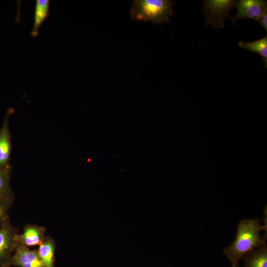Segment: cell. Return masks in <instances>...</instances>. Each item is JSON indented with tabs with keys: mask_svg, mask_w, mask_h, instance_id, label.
Listing matches in <instances>:
<instances>
[{
	"mask_svg": "<svg viewBox=\"0 0 267 267\" xmlns=\"http://www.w3.org/2000/svg\"><path fill=\"white\" fill-rule=\"evenodd\" d=\"M266 227L257 219L242 220L238 223L234 240L223 250L232 267H238L240 260L250 252L267 246L261 236V231Z\"/></svg>",
	"mask_w": 267,
	"mask_h": 267,
	"instance_id": "1",
	"label": "cell"
},
{
	"mask_svg": "<svg viewBox=\"0 0 267 267\" xmlns=\"http://www.w3.org/2000/svg\"><path fill=\"white\" fill-rule=\"evenodd\" d=\"M174 4L170 0H134L130 13L134 20L163 24L170 22Z\"/></svg>",
	"mask_w": 267,
	"mask_h": 267,
	"instance_id": "2",
	"label": "cell"
},
{
	"mask_svg": "<svg viewBox=\"0 0 267 267\" xmlns=\"http://www.w3.org/2000/svg\"><path fill=\"white\" fill-rule=\"evenodd\" d=\"M237 1L233 0H206L203 5L206 16L205 25H210L214 29L225 26V20L230 17V10L236 7Z\"/></svg>",
	"mask_w": 267,
	"mask_h": 267,
	"instance_id": "3",
	"label": "cell"
},
{
	"mask_svg": "<svg viewBox=\"0 0 267 267\" xmlns=\"http://www.w3.org/2000/svg\"><path fill=\"white\" fill-rule=\"evenodd\" d=\"M16 229L8 222L0 228V267H9L16 242Z\"/></svg>",
	"mask_w": 267,
	"mask_h": 267,
	"instance_id": "4",
	"label": "cell"
},
{
	"mask_svg": "<svg viewBox=\"0 0 267 267\" xmlns=\"http://www.w3.org/2000/svg\"><path fill=\"white\" fill-rule=\"evenodd\" d=\"M237 12L230 18L235 24L238 19H249L257 20L266 11L267 2L264 0H240L237 1Z\"/></svg>",
	"mask_w": 267,
	"mask_h": 267,
	"instance_id": "5",
	"label": "cell"
},
{
	"mask_svg": "<svg viewBox=\"0 0 267 267\" xmlns=\"http://www.w3.org/2000/svg\"><path fill=\"white\" fill-rule=\"evenodd\" d=\"M18 267H44L38 251L17 243L11 260V266Z\"/></svg>",
	"mask_w": 267,
	"mask_h": 267,
	"instance_id": "6",
	"label": "cell"
},
{
	"mask_svg": "<svg viewBox=\"0 0 267 267\" xmlns=\"http://www.w3.org/2000/svg\"><path fill=\"white\" fill-rule=\"evenodd\" d=\"M8 110L0 130V169L9 168V161L11 151L10 134L8 127V118L11 113Z\"/></svg>",
	"mask_w": 267,
	"mask_h": 267,
	"instance_id": "7",
	"label": "cell"
},
{
	"mask_svg": "<svg viewBox=\"0 0 267 267\" xmlns=\"http://www.w3.org/2000/svg\"><path fill=\"white\" fill-rule=\"evenodd\" d=\"M44 232L42 227L29 225L25 227L23 233L15 235V240L27 247L40 245L45 239Z\"/></svg>",
	"mask_w": 267,
	"mask_h": 267,
	"instance_id": "8",
	"label": "cell"
},
{
	"mask_svg": "<svg viewBox=\"0 0 267 267\" xmlns=\"http://www.w3.org/2000/svg\"><path fill=\"white\" fill-rule=\"evenodd\" d=\"M49 8L50 0H36L34 23L31 31V35L32 37L36 38L38 36L40 28L49 16Z\"/></svg>",
	"mask_w": 267,
	"mask_h": 267,
	"instance_id": "9",
	"label": "cell"
},
{
	"mask_svg": "<svg viewBox=\"0 0 267 267\" xmlns=\"http://www.w3.org/2000/svg\"><path fill=\"white\" fill-rule=\"evenodd\" d=\"M243 258V267H267V246L254 250Z\"/></svg>",
	"mask_w": 267,
	"mask_h": 267,
	"instance_id": "10",
	"label": "cell"
},
{
	"mask_svg": "<svg viewBox=\"0 0 267 267\" xmlns=\"http://www.w3.org/2000/svg\"><path fill=\"white\" fill-rule=\"evenodd\" d=\"M238 44L241 48L259 54L262 57L265 67L267 66V36L252 42L239 41Z\"/></svg>",
	"mask_w": 267,
	"mask_h": 267,
	"instance_id": "11",
	"label": "cell"
},
{
	"mask_svg": "<svg viewBox=\"0 0 267 267\" xmlns=\"http://www.w3.org/2000/svg\"><path fill=\"white\" fill-rule=\"evenodd\" d=\"M55 245L53 240L45 239L39 245L38 253L44 267H54Z\"/></svg>",
	"mask_w": 267,
	"mask_h": 267,
	"instance_id": "12",
	"label": "cell"
},
{
	"mask_svg": "<svg viewBox=\"0 0 267 267\" xmlns=\"http://www.w3.org/2000/svg\"><path fill=\"white\" fill-rule=\"evenodd\" d=\"M9 168L0 169V197L12 201Z\"/></svg>",
	"mask_w": 267,
	"mask_h": 267,
	"instance_id": "13",
	"label": "cell"
},
{
	"mask_svg": "<svg viewBox=\"0 0 267 267\" xmlns=\"http://www.w3.org/2000/svg\"><path fill=\"white\" fill-rule=\"evenodd\" d=\"M11 201L0 197V228L8 222V209Z\"/></svg>",
	"mask_w": 267,
	"mask_h": 267,
	"instance_id": "14",
	"label": "cell"
},
{
	"mask_svg": "<svg viewBox=\"0 0 267 267\" xmlns=\"http://www.w3.org/2000/svg\"><path fill=\"white\" fill-rule=\"evenodd\" d=\"M260 25L267 31V11H266L259 19L257 20Z\"/></svg>",
	"mask_w": 267,
	"mask_h": 267,
	"instance_id": "15",
	"label": "cell"
},
{
	"mask_svg": "<svg viewBox=\"0 0 267 267\" xmlns=\"http://www.w3.org/2000/svg\"></svg>",
	"mask_w": 267,
	"mask_h": 267,
	"instance_id": "16",
	"label": "cell"
}]
</instances>
